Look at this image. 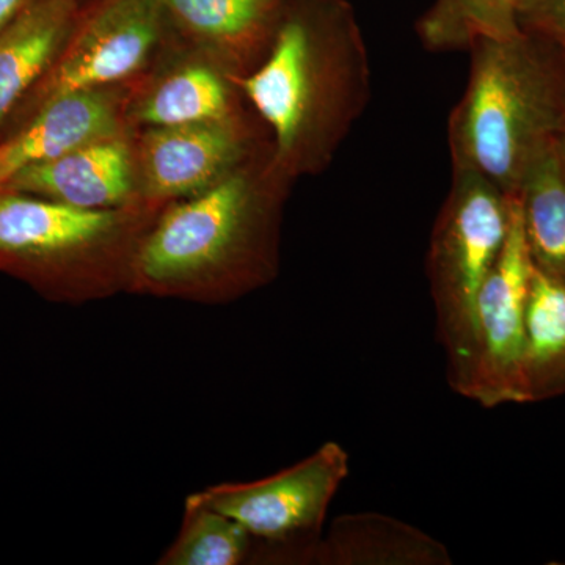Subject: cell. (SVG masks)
I'll use <instances>...</instances> for the list:
<instances>
[{
	"label": "cell",
	"mask_w": 565,
	"mask_h": 565,
	"mask_svg": "<svg viewBox=\"0 0 565 565\" xmlns=\"http://www.w3.org/2000/svg\"><path fill=\"white\" fill-rule=\"evenodd\" d=\"M274 132L285 180L326 169L371 98L366 41L348 0H281L266 58L233 77Z\"/></svg>",
	"instance_id": "1"
},
{
	"label": "cell",
	"mask_w": 565,
	"mask_h": 565,
	"mask_svg": "<svg viewBox=\"0 0 565 565\" xmlns=\"http://www.w3.org/2000/svg\"><path fill=\"white\" fill-rule=\"evenodd\" d=\"M285 178L239 170L152 222L134 259L132 292L221 303L277 274L278 207Z\"/></svg>",
	"instance_id": "2"
},
{
	"label": "cell",
	"mask_w": 565,
	"mask_h": 565,
	"mask_svg": "<svg viewBox=\"0 0 565 565\" xmlns=\"http://www.w3.org/2000/svg\"><path fill=\"white\" fill-rule=\"evenodd\" d=\"M545 51L544 41L525 31L468 50L467 88L448 125L452 170L479 174L515 195L531 166L559 143L565 87Z\"/></svg>",
	"instance_id": "3"
},
{
	"label": "cell",
	"mask_w": 565,
	"mask_h": 565,
	"mask_svg": "<svg viewBox=\"0 0 565 565\" xmlns=\"http://www.w3.org/2000/svg\"><path fill=\"white\" fill-rule=\"evenodd\" d=\"M148 228L128 207L82 210L0 191V263L58 300L131 291L134 259Z\"/></svg>",
	"instance_id": "4"
},
{
	"label": "cell",
	"mask_w": 565,
	"mask_h": 565,
	"mask_svg": "<svg viewBox=\"0 0 565 565\" xmlns=\"http://www.w3.org/2000/svg\"><path fill=\"white\" fill-rule=\"evenodd\" d=\"M511 218V195L468 170H452L451 189L435 221L426 273L449 386L468 397L478 353V307Z\"/></svg>",
	"instance_id": "5"
},
{
	"label": "cell",
	"mask_w": 565,
	"mask_h": 565,
	"mask_svg": "<svg viewBox=\"0 0 565 565\" xmlns=\"http://www.w3.org/2000/svg\"><path fill=\"white\" fill-rule=\"evenodd\" d=\"M349 471L343 445L326 441L278 473L210 486L188 498L245 527L253 537L252 563L315 564L327 512Z\"/></svg>",
	"instance_id": "6"
},
{
	"label": "cell",
	"mask_w": 565,
	"mask_h": 565,
	"mask_svg": "<svg viewBox=\"0 0 565 565\" xmlns=\"http://www.w3.org/2000/svg\"><path fill=\"white\" fill-rule=\"evenodd\" d=\"M533 258L519 195H511L508 236L479 291L478 353L467 399L486 408L525 403V315Z\"/></svg>",
	"instance_id": "7"
},
{
	"label": "cell",
	"mask_w": 565,
	"mask_h": 565,
	"mask_svg": "<svg viewBox=\"0 0 565 565\" xmlns=\"http://www.w3.org/2000/svg\"><path fill=\"white\" fill-rule=\"evenodd\" d=\"M163 14L161 0H102L63 47L40 98L99 90L131 76L158 43Z\"/></svg>",
	"instance_id": "8"
},
{
	"label": "cell",
	"mask_w": 565,
	"mask_h": 565,
	"mask_svg": "<svg viewBox=\"0 0 565 565\" xmlns=\"http://www.w3.org/2000/svg\"><path fill=\"white\" fill-rule=\"evenodd\" d=\"M244 151L230 120L154 128L141 151L148 195L167 200L206 191L233 172Z\"/></svg>",
	"instance_id": "9"
},
{
	"label": "cell",
	"mask_w": 565,
	"mask_h": 565,
	"mask_svg": "<svg viewBox=\"0 0 565 565\" xmlns=\"http://www.w3.org/2000/svg\"><path fill=\"white\" fill-rule=\"evenodd\" d=\"M131 167L128 147L114 137L28 167L0 191L29 193L82 210H118L128 207L131 200Z\"/></svg>",
	"instance_id": "10"
},
{
	"label": "cell",
	"mask_w": 565,
	"mask_h": 565,
	"mask_svg": "<svg viewBox=\"0 0 565 565\" xmlns=\"http://www.w3.org/2000/svg\"><path fill=\"white\" fill-rule=\"evenodd\" d=\"M118 137V117L99 90L63 93L41 103L25 128L0 143V189L21 170L85 145Z\"/></svg>",
	"instance_id": "11"
},
{
	"label": "cell",
	"mask_w": 565,
	"mask_h": 565,
	"mask_svg": "<svg viewBox=\"0 0 565 565\" xmlns=\"http://www.w3.org/2000/svg\"><path fill=\"white\" fill-rule=\"evenodd\" d=\"M77 0H31L0 32V126L73 36Z\"/></svg>",
	"instance_id": "12"
},
{
	"label": "cell",
	"mask_w": 565,
	"mask_h": 565,
	"mask_svg": "<svg viewBox=\"0 0 565 565\" xmlns=\"http://www.w3.org/2000/svg\"><path fill=\"white\" fill-rule=\"evenodd\" d=\"M448 548L423 530L377 512L338 516L316 550L319 565H451Z\"/></svg>",
	"instance_id": "13"
},
{
	"label": "cell",
	"mask_w": 565,
	"mask_h": 565,
	"mask_svg": "<svg viewBox=\"0 0 565 565\" xmlns=\"http://www.w3.org/2000/svg\"><path fill=\"white\" fill-rule=\"evenodd\" d=\"M525 403L565 394V280L533 263L525 315Z\"/></svg>",
	"instance_id": "14"
},
{
	"label": "cell",
	"mask_w": 565,
	"mask_h": 565,
	"mask_svg": "<svg viewBox=\"0 0 565 565\" xmlns=\"http://www.w3.org/2000/svg\"><path fill=\"white\" fill-rule=\"evenodd\" d=\"M515 195L533 263L565 280V159L559 143L531 166Z\"/></svg>",
	"instance_id": "15"
},
{
	"label": "cell",
	"mask_w": 565,
	"mask_h": 565,
	"mask_svg": "<svg viewBox=\"0 0 565 565\" xmlns=\"http://www.w3.org/2000/svg\"><path fill=\"white\" fill-rule=\"evenodd\" d=\"M531 0H434L416 22V35L430 52L470 50L481 40L523 33L522 14Z\"/></svg>",
	"instance_id": "16"
},
{
	"label": "cell",
	"mask_w": 565,
	"mask_h": 565,
	"mask_svg": "<svg viewBox=\"0 0 565 565\" xmlns=\"http://www.w3.org/2000/svg\"><path fill=\"white\" fill-rule=\"evenodd\" d=\"M189 32L233 50L269 46L281 0H161Z\"/></svg>",
	"instance_id": "17"
},
{
	"label": "cell",
	"mask_w": 565,
	"mask_h": 565,
	"mask_svg": "<svg viewBox=\"0 0 565 565\" xmlns=\"http://www.w3.org/2000/svg\"><path fill=\"white\" fill-rule=\"evenodd\" d=\"M230 95L215 71L192 65L167 77L141 103L139 120L152 128L230 120Z\"/></svg>",
	"instance_id": "18"
},
{
	"label": "cell",
	"mask_w": 565,
	"mask_h": 565,
	"mask_svg": "<svg viewBox=\"0 0 565 565\" xmlns=\"http://www.w3.org/2000/svg\"><path fill=\"white\" fill-rule=\"evenodd\" d=\"M253 537L230 516L185 498L178 537L161 565H239L252 563Z\"/></svg>",
	"instance_id": "19"
},
{
	"label": "cell",
	"mask_w": 565,
	"mask_h": 565,
	"mask_svg": "<svg viewBox=\"0 0 565 565\" xmlns=\"http://www.w3.org/2000/svg\"><path fill=\"white\" fill-rule=\"evenodd\" d=\"M522 29L565 55V0H531Z\"/></svg>",
	"instance_id": "20"
},
{
	"label": "cell",
	"mask_w": 565,
	"mask_h": 565,
	"mask_svg": "<svg viewBox=\"0 0 565 565\" xmlns=\"http://www.w3.org/2000/svg\"><path fill=\"white\" fill-rule=\"evenodd\" d=\"M31 0H0V32L9 28L14 18L21 13Z\"/></svg>",
	"instance_id": "21"
},
{
	"label": "cell",
	"mask_w": 565,
	"mask_h": 565,
	"mask_svg": "<svg viewBox=\"0 0 565 565\" xmlns=\"http://www.w3.org/2000/svg\"><path fill=\"white\" fill-rule=\"evenodd\" d=\"M559 147H561V152H563V156L565 159V129H564L563 136H561Z\"/></svg>",
	"instance_id": "22"
}]
</instances>
